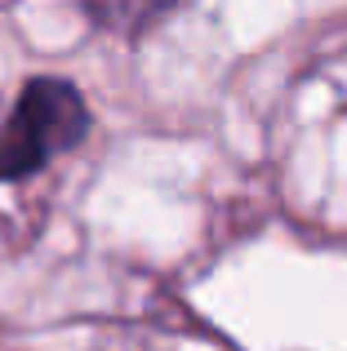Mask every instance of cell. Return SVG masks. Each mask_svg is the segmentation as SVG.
Returning a JSON list of instances; mask_svg holds the SVG:
<instances>
[{
    "label": "cell",
    "instance_id": "6da1fadb",
    "mask_svg": "<svg viewBox=\"0 0 347 351\" xmlns=\"http://www.w3.org/2000/svg\"><path fill=\"white\" fill-rule=\"evenodd\" d=\"M85 129H89V112L76 85L53 76L32 80L18 98L14 116L0 129V178L18 182L27 173H36L58 152L76 147L85 138Z\"/></svg>",
    "mask_w": 347,
    "mask_h": 351
}]
</instances>
